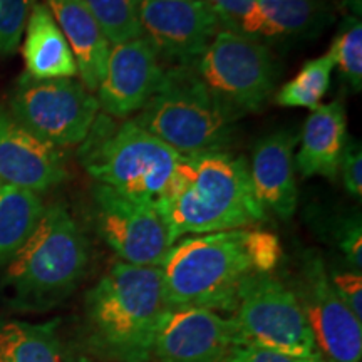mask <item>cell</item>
<instances>
[{"mask_svg": "<svg viewBox=\"0 0 362 362\" xmlns=\"http://www.w3.org/2000/svg\"><path fill=\"white\" fill-rule=\"evenodd\" d=\"M158 210L175 243L188 235L252 228L267 220L247 160L226 149L181 158L173 187Z\"/></svg>", "mask_w": 362, "mask_h": 362, "instance_id": "1", "label": "cell"}, {"mask_svg": "<svg viewBox=\"0 0 362 362\" xmlns=\"http://www.w3.org/2000/svg\"><path fill=\"white\" fill-rule=\"evenodd\" d=\"M166 310L161 267L119 260L86 296L94 344L123 362L149 361L158 322Z\"/></svg>", "mask_w": 362, "mask_h": 362, "instance_id": "2", "label": "cell"}, {"mask_svg": "<svg viewBox=\"0 0 362 362\" xmlns=\"http://www.w3.org/2000/svg\"><path fill=\"white\" fill-rule=\"evenodd\" d=\"M252 228L178 240L161 264L168 309L233 312L242 284L259 274Z\"/></svg>", "mask_w": 362, "mask_h": 362, "instance_id": "3", "label": "cell"}, {"mask_svg": "<svg viewBox=\"0 0 362 362\" xmlns=\"http://www.w3.org/2000/svg\"><path fill=\"white\" fill-rule=\"evenodd\" d=\"M78 158L96 183L158 206L173 187L183 156L133 117L116 119L99 112Z\"/></svg>", "mask_w": 362, "mask_h": 362, "instance_id": "4", "label": "cell"}, {"mask_svg": "<svg viewBox=\"0 0 362 362\" xmlns=\"http://www.w3.org/2000/svg\"><path fill=\"white\" fill-rule=\"evenodd\" d=\"M89 247L83 230L62 203L44 208L39 223L7 262L6 287L27 305L61 300L83 280Z\"/></svg>", "mask_w": 362, "mask_h": 362, "instance_id": "5", "label": "cell"}, {"mask_svg": "<svg viewBox=\"0 0 362 362\" xmlns=\"http://www.w3.org/2000/svg\"><path fill=\"white\" fill-rule=\"evenodd\" d=\"M133 119L181 156L226 149L235 123L193 66L166 67L156 93Z\"/></svg>", "mask_w": 362, "mask_h": 362, "instance_id": "6", "label": "cell"}, {"mask_svg": "<svg viewBox=\"0 0 362 362\" xmlns=\"http://www.w3.org/2000/svg\"><path fill=\"white\" fill-rule=\"evenodd\" d=\"M193 67L232 121L264 110L280 74L275 56L265 44L228 29L216 33Z\"/></svg>", "mask_w": 362, "mask_h": 362, "instance_id": "7", "label": "cell"}, {"mask_svg": "<svg viewBox=\"0 0 362 362\" xmlns=\"http://www.w3.org/2000/svg\"><path fill=\"white\" fill-rule=\"evenodd\" d=\"M232 320L235 346H259L288 356H319L300 302L272 274H252L238 292Z\"/></svg>", "mask_w": 362, "mask_h": 362, "instance_id": "8", "label": "cell"}, {"mask_svg": "<svg viewBox=\"0 0 362 362\" xmlns=\"http://www.w3.org/2000/svg\"><path fill=\"white\" fill-rule=\"evenodd\" d=\"M96 94L76 78L30 79L22 76L11 98V115L56 148L79 146L99 115Z\"/></svg>", "mask_w": 362, "mask_h": 362, "instance_id": "9", "label": "cell"}, {"mask_svg": "<svg viewBox=\"0 0 362 362\" xmlns=\"http://www.w3.org/2000/svg\"><path fill=\"white\" fill-rule=\"evenodd\" d=\"M93 200L98 232L121 262L161 267L175 242L156 205L99 183L94 187Z\"/></svg>", "mask_w": 362, "mask_h": 362, "instance_id": "10", "label": "cell"}, {"mask_svg": "<svg viewBox=\"0 0 362 362\" xmlns=\"http://www.w3.org/2000/svg\"><path fill=\"white\" fill-rule=\"evenodd\" d=\"M296 293L324 362H361L362 320L334 291L324 260L307 252L298 267Z\"/></svg>", "mask_w": 362, "mask_h": 362, "instance_id": "11", "label": "cell"}, {"mask_svg": "<svg viewBox=\"0 0 362 362\" xmlns=\"http://www.w3.org/2000/svg\"><path fill=\"white\" fill-rule=\"evenodd\" d=\"M139 21L165 67L193 66L223 29L205 0H143Z\"/></svg>", "mask_w": 362, "mask_h": 362, "instance_id": "12", "label": "cell"}, {"mask_svg": "<svg viewBox=\"0 0 362 362\" xmlns=\"http://www.w3.org/2000/svg\"><path fill=\"white\" fill-rule=\"evenodd\" d=\"M165 71L155 47L143 35L111 45L96 89L99 110L116 119L136 115L156 93Z\"/></svg>", "mask_w": 362, "mask_h": 362, "instance_id": "13", "label": "cell"}, {"mask_svg": "<svg viewBox=\"0 0 362 362\" xmlns=\"http://www.w3.org/2000/svg\"><path fill=\"white\" fill-rule=\"evenodd\" d=\"M235 347L233 324L206 309H168L158 322L151 356L158 362H223Z\"/></svg>", "mask_w": 362, "mask_h": 362, "instance_id": "14", "label": "cell"}, {"mask_svg": "<svg viewBox=\"0 0 362 362\" xmlns=\"http://www.w3.org/2000/svg\"><path fill=\"white\" fill-rule=\"evenodd\" d=\"M66 178L64 149L42 141L0 107V183L40 194Z\"/></svg>", "mask_w": 362, "mask_h": 362, "instance_id": "15", "label": "cell"}, {"mask_svg": "<svg viewBox=\"0 0 362 362\" xmlns=\"http://www.w3.org/2000/svg\"><path fill=\"white\" fill-rule=\"evenodd\" d=\"M296 144L297 136L291 131L267 134L257 141L248 165L255 198L265 211H272L282 220H288L297 210Z\"/></svg>", "mask_w": 362, "mask_h": 362, "instance_id": "16", "label": "cell"}, {"mask_svg": "<svg viewBox=\"0 0 362 362\" xmlns=\"http://www.w3.org/2000/svg\"><path fill=\"white\" fill-rule=\"evenodd\" d=\"M54 21L69 44L81 83L96 93L106 69L111 44L84 0H45Z\"/></svg>", "mask_w": 362, "mask_h": 362, "instance_id": "17", "label": "cell"}, {"mask_svg": "<svg viewBox=\"0 0 362 362\" xmlns=\"http://www.w3.org/2000/svg\"><path fill=\"white\" fill-rule=\"evenodd\" d=\"M347 138V115L341 99L317 106L302 129L300 149L293 158L296 171L304 178L336 180Z\"/></svg>", "mask_w": 362, "mask_h": 362, "instance_id": "18", "label": "cell"}, {"mask_svg": "<svg viewBox=\"0 0 362 362\" xmlns=\"http://www.w3.org/2000/svg\"><path fill=\"white\" fill-rule=\"evenodd\" d=\"M22 57L30 79H64L78 76L74 56L49 7L35 2L24 30Z\"/></svg>", "mask_w": 362, "mask_h": 362, "instance_id": "19", "label": "cell"}, {"mask_svg": "<svg viewBox=\"0 0 362 362\" xmlns=\"http://www.w3.org/2000/svg\"><path fill=\"white\" fill-rule=\"evenodd\" d=\"M0 362H81L59 334V320L0 324Z\"/></svg>", "mask_w": 362, "mask_h": 362, "instance_id": "20", "label": "cell"}, {"mask_svg": "<svg viewBox=\"0 0 362 362\" xmlns=\"http://www.w3.org/2000/svg\"><path fill=\"white\" fill-rule=\"evenodd\" d=\"M265 16L262 37L270 40L314 35L332 17L324 0H259Z\"/></svg>", "mask_w": 362, "mask_h": 362, "instance_id": "21", "label": "cell"}, {"mask_svg": "<svg viewBox=\"0 0 362 362\" xmlns=\"http://www.w3.org/2000/svg\"><path fill=\"white\" fill-rule=\"evenodd\" d=\"M39 193L24 188H0V264H7L34 232L44 214Z\"/></svg>", "mask_w": 362, "mask_h": 362, "instance_id": "22", "label": "cell"}, {"mask_svg": "<svg viewBox=\"0 0 362 362\" xmlns=\"http://www.w3.org/2000/svg\"><path fill=\"white\" fill-rule=\"evenodd\" d=\"M334 61L329 52L322 56L310 59L305 66L297 72L293 79L285 83L279 89L275 101L282 107H305V110H315L320 106L322 99L330 88V78H332Z\"/></svg>", "mask_w": 362, "mask_h": 362, "instance_id": "23", "label": "cell"}, {"mask_svg": "<svg viewBox=\"0 0 362 362\" xmlns=\"http://www.w3.org/2000/svg\"><path fill=\"white\" fill-rule=\"evenodd\" d=\"M111 45L141 37L143 0H84Z\"/></svg>", "mask_w": 362, "mask_h": 362, "instance_id": "24", "label": "cell"}, {"mask_svg": "<svg viewBox=\"0 0 362 362\" xmlns=\"http://www.w3.org/2000/svg\"><path fill=\"white\" fill-rule=\"evenodd\" d=\"M329 54L341 78L352 90L359 93L362 89V24L359 17L349 16L344 19Z\"/></svg>", "mask_w": 362, "mask_h": 362, "instance_id": "25", "label": "cell"}, {"mask_svg": "<svg viewBox=\"0 0 362 362\" xmlns=\"http://www.w3.org/2000/svg\"><path fill=\"white\" fill-rule=\"evenodd\" d=\"M214 8L223 29L259 40L265 27V16L259 0H205Z\"/></svg>", "mask_w": 362, "mask_h": 362, "instance_id": "26", "label": "cell"}, {"mask_svg": "<svg viewBox=\"0 0 362 362\" xmlns=\"http://www.w3.org/2000/svg\"><path fill=\"white\" fill-rule=\"evenodd\" d=\"M37 0H0V57L17 52Z\"/></svg>", "mask_w": 362, "mask_h": 362, "instance_id": "27", "label": "cell"}, {"mask_svg": "<svg viewBox=\"0 0 362 362\" xmlns=\"http://www.w3.org/2000/svg\"><path fill=\"white\" fill-rule=\"evenodd\" d=\"M346 192L361 200L362 197V146L357 139L347 138L346 146L342 149L339 171Z\"/></svg>", "mask_w": 362, "mask_h": 362, "instance_id": "28", "label": "cell"}, {"mask_svg": "<svg viewBox=\"0 0 362 362\" xmlns=\"http://www.w3.org/2000/svg\"><path fill=\"white\" fill-rule=\"evenodd\" d=\"M334 291L349 307L357 319L362 320V275L356 270H334L329 275Z\"/></svg>", "mask_w": 362, "mask_h": 362, "instance_id": "29", "label": "cell"}, {"mask_svg": "<svg viewBox=\"0 0 362 362\" xmlns=\"http://www.w3.org/2000/svg\"><path fill=\"white\" fill-rule=\"evenodd\" d=\"M337 243L346 257L351 270L361 272L362 269V226L359 216L342 220L337 228Z\"/></svg>", "mask_w": 362, "mask_h": 362, "instance_id": "30", "label": "cell"}, {"mask_svg": "<svg viewBox=\"0 0 362 362\" xmlns=\"http://www.w3.org/2000/svg\"><path fill=\"white\" fill-rule=\"evenodd\" d=\"M223 362H324L320 356H288L259 346H235Z\"/></svg>", "mask_w": 362, "mask_h": 362, "instance_id": "31", "label": "cell"}, {"mask_svg": "<svg viewBox=\"0 0 362 362\" xmlns=\"http://www.w3.org/2000/svg\"><path fill=\"white\" fill-rule=\"evenodd\" d=\"M2 187H4V185H2V183H0V188H2Z\"/></svg>", "mask_w": 362, "mask_h": 362, "instance_id": "32", "label": "cell"}, {"mask_svg": "<svg viewBox=\"0 0 362 362\" xmlns=\"http://www.w3.org/2000/svg\"><path fill=\"white\" fill-rule=\"evenodd\" d=\"M144 362H149V361H144Z\"/></svg>", "mask_w": 362, "mask_h": 362, "instance_id": "33", "label": "cell"}]
</instances>
